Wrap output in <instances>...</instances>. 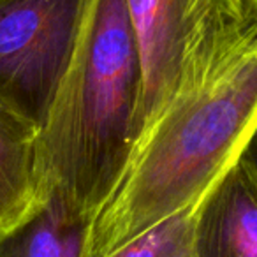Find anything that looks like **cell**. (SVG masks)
Masks as SVG:
<instances>
[{"instance_id":"cell-1","label":"cell","mask_w":257,"mask_h":257,"mask_svg":"<svg viewBox=\"0 0 257 257\" xmlns=\"http://www.w3.org/2000/svg\"><path fill=\"white\" fill-rule=\"evenodd\" d=\"M257 128V30L138 134L83 257H109L162 220L196 208Z\"/></svg>"},{"instance_id":"cell-2","label":"cell","mask_w":257,"mask_h":257,"mask_svg":"<svg viewBox=\"0 0 257 257\" xmlns=\"http://www.w3.org/2000/svg\"><path fill=\"white\" fill-rule=\"evenodd\" d=\"M143 69L125 0H88L37 136L43 192L93 218L138 134Z\"/></svg>"},{"instance_id":"cell-3","label":"cell","mask_w":257,"mask_h":257,"mask_svg":"<svg viewBox=\"0 0 257 257\" xmlns=\"http://www.w3.org/2000/svg\"><path fill=\"white\" fill-rule=\"evenodd\" d=\"M125 4L143 69L138 134L257 30V11L250 0H125Z\"/></svg>"},{"instance_id":"cell-4","label":"cell","mask_w":257,"mask_h":257,"mask_svg":"<svg viewBox=\"0 0 257 257\" xmlns=\"http://www.w3.org/2000/svg\"><path fill=\"white\" fill-rule=\"evenodd\" d=\"M88 0H0V107L39 131Z\"/></svg>"},{"instance_id":"cell-5","label":"cell","mask_w":257,"mask_h":257,"mask_svg":"<svg viewBox=\"0 0 257 257\" xmlns=\"http://www.w3.org/2000/svg\"><path fill=\"white\" fill-rule=\"evenodd\" d=\"M189 257H257V183L239 161L194 208Z\"/></svg>"},{"instance_id":"cell-6","label":"cell","mask_w":257,"mask_h":257,"mask_svg":"<svg viewBox=\"0 0 257 257\" xmlns=\"http://www.w3.org/2000/svg\"><path fill=\"white\" fill-rule=\"evenodd\" d=\"M90 222L50 190L22 220L0 229V257H83Z\"/></svg>"},{"instance_id":"cell-7","label":"cell","mask_w":257,"mask_h":257,"mask_svg":"<svg viewBox=\"0 0 257 257\" xmlns=\"http://www.w3.org/2000/svg\"><path fill=\"white\" fill-rule=\"evenodd\" d=\"M37 136L34 125L0 107V229L22 220L46 196Z\"/></svg>"},{"instance_id":"cell-8","label":"cell","mask_w":257,"mask_h":257,"mask_svg":"<svg viewBox=\"0 0 257 257\" xmlns=\"http://www.w3.org/2000/svg\"><path fill=\"white\" fill-rule=\"evenodd\" d=\"M194 208L162 220L109 257H189Z\"/></svg>"},{"instance_id":"cell-9","label":"cell","mask_w":257,"mask_h":257,"mask_svg":"<svg viewBox=\"0 0 257 257\" xmlns=\"http://www.w3.org/2000/svg\"><path fill=\"white\" fill-rule=\"evenodd\" d=\"M238 161L246 169V173L253 178V182L257 183V128L253 131L252 138L248 140V143H246L245 150L241 152Z\"/></svg>"},{"instance_id":"cell-10","label":"cell","mask_w":257,"mask_h":257,"mask_svg":"<svg viewBox=\"0 0 257 257\" xmlns=\"http://www.w3.org/2000/svg\"><path fill=\"white\" fill-rule=\"evenodd\" d=\"M250 2H252V4H253V8H255V11H257V0H250Z\"/></svg>"}]
</instances>
